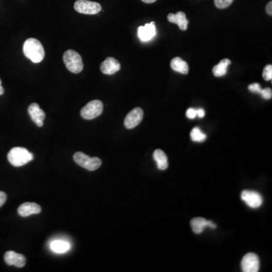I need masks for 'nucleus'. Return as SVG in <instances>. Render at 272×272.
<instances>
[{"instance_id": "nucleus-30", "label": "nucleus", "mask_w": 272, "mask_h": 272, "mask_svg": "<svg viewBox=\"0 0 272 272\" xmlns=\"http://www.w3.org/2000/svg\"><path fill=\"white\" fill-rule=\"evenodd\" d=\"M143 2H145V3H153V2H156V0H141Z\"/></svg>"}, {"instance_id": "nucleus-11", "label": "nucleus", "mask_w": 272, "mask_h": 272, "mask_svg": "<svg viewBox=\"0 0 272 272\" xmlns=\"http://www.w3.org/2000/svg\"><path fill=\"white\" fill-rule=\"evenodd\" d=\"M28 113L31 116V119L36 123V126L42 127L43 126V121L46 118L44 111L39 107L36 103H33L28 107Z\"/></svg>"}, {"instance_id": "nucleus-14", "label": "nucleus", "mask_w": 272, "mask_h": 272, "mask_svg": "<svg viewBox=\"0 0 272 272\" xmlns=\"http://www.w3.org/2000/svg\"><path fill=\"white\" fill-rule=\"evenodd\" d=\"M138 37L143 42H148V41L151 40L156 35L155 23H150V24H145V26H141L138 27Z\"/></svg>"}, {"instance_id": "nucleus-1", "label": "nucleus", "mask_w": 272, "mask_h": 272, "mask_svg": "<svg viewBox=\"0 0 272 272\" xmlns=\"http://www.w3.org/2000/svg\"><path fill=\"white\" fill-rule=\"evenodd\" d=\"M24 55L34 63H39L44 59L45 51L42 43L38 39L30 38L23 46Z\"/></svg>"}, {"instance_id": "nucleus-2", "label": "nucleus", "mask_w": 272, "mask_h": 272, "mask_svg": "<svg viewBox=\"0 0 272 272\" xmlns=\"http://www.w3.org/2000/svg\"><path fill=\"white\" fill-rule=\"evenodd\" d=\"M8 160L14 167H19L25 165L34 160V155L26 148L16 147L12 148L8 153Z\"/></svg>"}, {"instance_id": "nucleus-9", "label": "nucleus", "mask_w": 272, "mask_h": 272, "mask_svg": "<svg viewBox=\"0 0 272 272\" xmlns=\"http://www.w3.org/2000/svg\"><path fill=\"white\" fill-rule=\"evenodd\" d=\"M241 199L251 208H258L262 204V196L254 190H243Z\"/></svg>"}, {"instance_id": "nucleus-5", "label": "nucleus", "mask_w": 272, "mask_h": 272, "mask_svg": "<svg viewBox=\"0 0 272 272\" xmlns=\"http://www.w3.org/2000/svg\"><path fill=\"white\" fill-rule=\"evenodd\" d=\"M104 105L101 101L94 100L88 102V104L83 107L80 114L82 118L85 119H93L98 118L103 112Z\"/></svg>"}, {"instance_id": "nucleus-3", "label": "nucleus", "mask_w": 272, "mask_h": 272, "mask_svg": "<svg viewBox=\"0 0 272 272\" xmlns=\"http://www.w3.org/2000/svg\"><path fill=\"white\" fill-rule=\"evenodd\" d=\"M63 60L67 69L71 73H79L84 69V63L81 56L76 51L70 50L65 51Z\"/></svg>"}, {"instance_id": "nucleus-16", "label": "nucleus", "mask_w": 272, "mask_h": 272, "mask_svg": "<svg viewBox=\"0 0 272 272\" xmlns=\"http://www.w3.org/2000/svg\"><path fill=\"white\" fill-rule=\"evenodd\" d=\"M169 21L172 24H176L182 31H186L188 25V20L186 18V15L182 12H178L176 14H169L167 17Z\"/></svg>"}, {"instance_id": "nucleus-4", "label": "nucleus", "mask_w": 272, "mask_h": 272, "mask_svg": "<svg viewBox=\"0 0 272 272\" xmlns=\"http://www.w3.org/2000/svg\"><path fill=\"white\" fill-rule=\"evenodd\" d=\"M73 160L79 166L88 171H95L102 165V160L99 157H90L83 152L74 153Z\"/></svg>"}, {"instance_id": "nucleus-15", "label": "nucleus", "mask_w": 272, "mask_h": 272, "mask_svg": "<svg viewBox=\"0 0 272 272\" xmlns=\"http://www.w3.org/2000/svg\"><path fill=\"white\" fill-rule=\"evenodd\" d=\"M190 226L195 234L202 233L204 228L209 227L211 228H216V225L211 221H207L204 218H194L190 221Z\"/></svg>"}, {"instance_id": "nucleus-17", "label": "nucleus", "mask_w": 272, "mask_h": 272, "mask_svg": "<svg viewBox=\"0 0 272 272\" xmlns=\"http://www.w3.org/2000/svg\"><path fill=\"white\" fill-rule=\"evenodd\" d=\"M170 66L172 70L179 72L182 74H187L189 71V67L186 61H183L182 58L176 57L171 61Z\"/></svg>"}, {"instance_id": "nucleus-8", "label": "nucleus", "mask_w": 272, "mask_h": 272, "mask_svg": "<svg viewBox=\"0 0 272 272\" xmlns=\"http://www.w3.org/2000/svg\"><path fill=\"white\" fill-rule=\"evenodd\" d=\"M144 117V112L140 107L132 110L125 118L124 125L126 129H131L140 124Z\"/></svg>"}, {"instance_id": "nucleus-28", "label": "nucleus", "mask_w": 272, "mask_h": 272, "mask_svg": "<svg viewBox=\"0 0 272 272\" xmlns=\"http://www.w3.org/2000/svg\"><path fill=\"white\" fill-rule=\"evenodd\" d=\"M266 12H267L269 16H272V2L270 1L269 3L267 4V6H266Z\"/></svg>"}, {"instance_id": "nucleus-23", "label": "nucleus", "mask_w": 272, "mask_h": 272, "mask_svg": "<svg viewBox=\"0 0 272 272\" xmlns=\"http://www.w3.org/2000/svg\"><path fill=\"white\" fill-rule=\"evenodd\" d=\"M262 77L266 81L272 80V65H269L265 66L262 72Z\"/></svg>"}, {"instance_id": "nucleus-21", "label": "nucleus", "mask_w": 272, "mask_h": 272, "mask_svg": "<svg viewBox=\"0 0 272 272\" xmlns=\"http://www.w3.org/2000/svg\"><path fill=\"white\" fill-rule=\"evenodd\" d=\"M190 138L195 142H203L206 138V135L201 132L199 128H194L190 133Z\"/></svg>"}, {"instance_id": "nucleus-24", "label": "nucleus", "mask_w": 272, "mask_h": 272, "mask_svg": "<svg viewBox=\"0 0 272 272\" xmlns=\"http://www.w3.org/2000/svg\"><path fill=\"white\" fill-rule=\"evenodd\" d=\"M260 94L262 95V96L264 98V99H266V100H269V99H272V88H264V89H262V91H261Z\"/></svg>"}, {"instance_id": "nucleus-18", "label": "nucleus", "mask_w": 272, "mask_h": 272, "mask_svg": "<svg viewBox=\"0 0 272 272\" xmlns=\"http://www.w3.org/2000/svg\"><path fill=\"white\" fill-rule=\"evenodd\" d=\"M153 159L156 162L157 168L160 170H165L168 168V159L165 153L160 149H157L153 152Z\"/></svg>"}, {"instance_id": "nucleus-13", "label": "nucleus", "mask_w": 272, "mask_h": 272, "mask_svg": "<svg viewBox=\"0 0 272 272\" xmlns=\"http://www.w3.org/2000/svg\"><path fill=\"white\" fill-rule=\"evenodd\" d=\"M41 206L36 203L26 202L21 204L17 209L18 214L22 217H27L34 214L41 213Z\"/></svg>"}, {"instance_id": "nucleus-7", "label": "nucleus", "mask_w": 272, "mask_h": 272, "mask_svg": "<svg viewBox=\"0 0 272 272\" xmlns=\"http://www.w3.org/2000/svg\"><path fill=\"white\" fill-rule=\"evenodd\" d=\"M243 272H258L259 271V259L258 255L250 253L243 256L241 262Z\"/></svg>"}, {"instance_id": "nucleus-19", "label": "nucleus", "mask_w": 272, "mask_h": 272, "mask_svg": "<svg viewBox=\"0 0 272 272\" xmlns=\"http://www.w3.org/2000/svg\"><path fill=\"white\" fill-rule=\"evenodd\" d=\"M70 245L68 242L65 240H56L51 242L50 248L54 253L57 254H64L70 250Z\"/></svg>"}, {"instance_id": "nucleus-25", "label": "nucleus", "mask_w": 272, "mask_h": 272, "mask_svg": "<svg viewBox=\"0 0 272 272\" xmlns=\"http://www.w3.org/2000/svg\"><path fill=\"white\" fill-rule=\"evenodd\" d=\"M248 89L250 92H254V93L260 94L261 91H262V88H261L260 85L258 84H250L249 85Z\"/></svg>"}, {"instance_id": "nucleus-31", "label": "nucleus", "mask_w": 272, "mask_h": 272, "mask_svg": "<svg viewBox=\"0 0 272 272\" xmlns=\"http://www.w3.org/2000/svg\"><path fill=\"white\" fill-rule=\"evenodd\" d=\"M4 93V88L2 86V81H1V79H0V95H3Z\"/></svg>"}, {"instance_id": "nucleus-22", "label": "nucleus", "mask_w": 272, "mask_h": 272, "mask_svg": "<svg viewBox=\"0 0 272 272\" xmlns=\"http://www.w3.org/2000/svg\"><path fill=\"white\" fill-rule=\"evenodd\" d=\"M234 0H214V4L218 9H224L232 4Z\"/></svg>"}, {"instance_id": "nucleus-27", "label": "nucleus", "mask_w": 272, "mask_h": 272, "mask_svg": "<svg viewBox=\"0 0 272 272\" xmlns=\"http://www.w3.org/2000/svg\"><path fill=\"white\" fill-rule=\"evenodd\" d=\"M7 200V195L3 191H0V207L5 204Z\"/></svg>"}, {"instance_id": "nucleus-6", "label": "nucleus", "mask_w": 272, "mask_h": 272, "mask_svg": "<svg viewBox=\"0 0 272 272\" xmlns=\"http://www.w3.org/2000/svg\"><path fill=\"white\" fill-rule=\"evenodd\" d=\"M74 9L79 13L96 15L102 10V5L98 2L88 0H77L74 4Z\"/></svg>"}, {"instance_id": "nucleus-29", "label": "nucleus", "mask_w": 272, "mask_h": 272, "mask_svg": "<svg viewBox=\"0 0 272 272\" xmlns=\"http://www.w3.org/2000/svg\"><path fill=\"white\" fill-rule=\"evenodd\" d=\"M197 115L200 118H204V115H205V111H204V109H197Z\"/></svg>"}, {"instance_id": "nucleus-10", "label": "nucleus", "mask_w": 272, "mask_h": 272, "mask_svg": "<svg viewBox=\"0 0 272 272\" xmlns=\"http://www.w3.org/2000/svg\"><path fill=\"white\" fill-rule=\"evenodd\" d=\"M5 263L8 265H15L17 268L24 267L26 265V257L14 251L6 252L4 255Z\"/></svg>"}, {"instance_id": "nucleus-12", "label": "nucleus", "mask_w": 272, "mask_h": 272, "mask_svg": "<svg viewBox=\"0 0 272 272\" xmlns=\"http://www.w3.org/2000/svg\"><path fill=\"white\" fill-rule=\"evenodd\" d=\"M120 64L115 58L109 57L101 65V71L104 74L113 75L120 70Z\"/></svg>"}, {"instance_id": "nucleus-20", "label": "nucleus", "mask_w": 272, "mask_h": 272, "mask_svg": "<svg viewBox=\"0 0 272 272\" xmlns=\"http://www.w3.org/2000/svg\"><path fill=\"white\" fill-rule=\"evenodd\" d=\"M231 63V61L229 59L221 60L219 65L214 66L213 68V73L215 77H220L226 74L227 70H228V66Z\"/></svg>"}, {"instance_id": "nucleus-26", "label": "nucleus", "mask_w": 272, "mask_h": 272, "mask_svg": "<svg viewBox=\"0 0 272 272\" xmlns=\"http://www.w3.org/2000/svg\"><path fill=\"white\" fill-rule=\"evenodd\" d=\"M186 116L189 119H194L197 117V110L194 108H189L186 112Z\"/></svg>"}]
</instances>
